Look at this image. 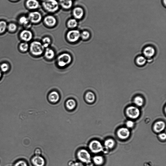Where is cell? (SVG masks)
Wrapping results in <instances>:
<instances>
[{"label": "cell", "mask_w": 166, "mask_h": 166, "mask_svg": "<svg viewBox=\"0 0 166 166\" xmlns=\"http://www.w3.org/2000/svg\"><path fill=\"white\" fill-rule=\"evenodd\" d=\"M30 51L33 55L39 56L43 53L44 48L43 44L37 41L32 42L30 45Z\"/></svg>", "instance_id": "cell-1"}, {"label": "cell", "mask_w": 166, "mask_h": 166, "mask_svg": "<svg viewBox=\"0 0 166 166\" xmlns=\"http://www.w3.org/2000/svg\"><path fill=\"white\" fill-rule=\"evenodd\" d=\"M44 9L49 12H54L59 8V4L56 0H45L43 2Z\"/></svg>", "instance_id": "cell-2"}, {"label": "cell", "mask_w": 166, "mask_h": 166, "mask_svg": "<svg viewBox=\"0 0 166 166\" xmlns=\"http://www.w3.org/2000/svg\"><path fill=\"white\" fill-rule=\"evenodd\" d=\"M72 58L68 54L63 53L58 57V65L61 67H63L71 62Z\"/></svg>", "instance_id": "cell-3"}, {"label": "cell", "mask_w": 166, "mask_h": 166, "mask_svg": "<svg viewBox=\"0 0 166 166\" xmlns=\"http://www.w3.org/2000/svg\"><path fill=\"white\" fill-rule=\"evenodd\" d=\"M78 157L79 159L87 164L91 163L90 155L88 152L85 150H81L79 151Z\"/></svg>", "instance_id": "cell-4"}, {"label": "cell", "mask_w": 166, "mask_h": 166, "mask_svg": "<svg viewBox=\"0 0 166 166\" xmlns=\"http://www.w3.org/2000/svg\"><path fill=\"white\" fill-rule=\"evenodd\" d=\"M81 37L80 32L77 30H72L67 33V38L70 42H75Z\"/></svg>", "instance_id": "cell-5"}, {"label": "cell", "mask_w": 166, "mask_h": 166, "mask_svg": "<svg viewBox=\"0 0 166 166\" xmlns=\"http://www.w3.org/2000/svg\"><path fill=\"white\" fill-rule=\"evenodd\" d=\"M126 112L128 117L132 119L137 118L140 115V111L137 108L131 106L128 107Z\"/></svg>", "instance_id": "cell-6"}, {"label": "cell", "mask_w": 166, "mask_h": 166, "mask_svg": "<svg viewBox=\"0 0 166 166\" xmlns=\"http://www.w3.org/2000/svg\"><path fill=\"white\" fill-rule=\"evenodd\" d=\"M90 150L94 153L100 152L103 150V147L101 143L97 140L91 142L89 145Z\"/></svg>", "instance_id": "cell-7"}, {"label": "cell", "mask_w": 166, "mask_h": 166, "mask_svg": "<svg viewBox=\"0 0 166 166\" xmlns=\"http://www.w3.org/2000/svg\"><path fill=\"white\" fill-rule=\"evenodd\" d=\"M42 15L39 12L34 11L31 12L29 14L28 19L30 21L34 23H37L39 22L42 19Z\"/></svg>", "instance_id": "cell-8"}, {"label": "cell", "mask_w": 166, "mask_h": 166, "mask_svg": "<svg viewBox=\"0 0 166 166\" xmlns=\"http://www.w3.org/2000/svg\"><path fill=\"white\" fill-rule=\"evenodd\" d=\"M20 37L21 39L26 42L30 41L32 39V34L30 31L24 30L20 33Z\"/></svg>", "instance_id": "cell-9"}, {"label": "cell", "mask_w": 166, "mask_h": 166, "mask_svg": "<svg viewBox=\"0 0 166 166\" xmlns=\"http://www.w3.org/2000/svg\"><path fill=\"white\" fill-rule=\"evenodd\" d=\"M130 131L128 128H122L118 131L117 134L119 138L122 139L128 138L130 135Z\"/></svg>", "instance_id": "cell-10"}, {"label": "cell", "mask_w": 166, "mask_h": 166, "mask_svg": "<svg viewBox=\"0 0 166 166\" xmlns=\"http://www.w3.org/2000/svg\"><path fill=\"white\" fill-rule=\"evenodd\" d=\"M44 21L45 24L49 27L54 26L57 23L56 19L51 15L46 16L44 19Z\"/></svg>", "instance_id": "cell-11"}, {"label": "cell", "mask_w": 166, "mask_h": 166, "mask_svg": "<svg viewBox=\"0 0 166 166\" xmlns=\"http://www.w3.org/2000/svg\"><path fill=\"white\" fill-rule=\"evenodd\" d=\"M32 163L35 166H44L45 161L42 157L39 156H36L32 160Z\"/></svg>", "instance_id": "cell-12"}, {"label": "cell", "mask_w": 166, "mask_h": 166, "mask_svg": "<svg viewBox=\"0 0 166 166\" xmlns=\"http://www.w3.org/2000/svg\"><path fill=\"white\" fill-rule=\"evenodd\" d=\"M155 53V49L151 47H148L145 48L143 51L144 56L149 58H151L154 56Z\"/></svg>", "instance_id": "cell-13"}, {"label": "cell", "mask_w": 166, "mask_h": 166, "mask_svg": "<svg viewBox=\"0 0 166 166\" xmlns=\"http://www.w3.org/2000/svg\"><path fill=\"white\" fill-rule=\"evenodd\" d=\"M73 14L74 17L78 19H81L84 15V11L80 7H76L73 10Z\"/></svg>", "instance_id": "cell-14"}, {"label": "cell", "mask_w": 166, "mask_h": 166, "mask_svg": "<svg viewBox=\"0 0 166 166\" xmlns=\"http://www.w3.org/2000/svg\"><path fill=\"white\" fill-rule=\"evenodd\" d=\"M26 5L29 9H35L39 7V3L37 0H28Z\"/></svg>", "instance_id": "cell-15"}, {"label": "cell", "mask_w": 166, "mask_h": 166, "mask_svg": "<svg viewBox=\"0 0 166 166\" xmlns=\"http://www.w3.org/2000/svg\"><path fill=\"white\" fill-rule=\"evenodd\" d=\"M49 99L50 101L53 103H56L59 100L60 95L56 91H53L49 94Z\"/></svg>", "instance_id": "cell-16"}, {"label": "cell", "mask_w": 166, "mask_h": 166, "mask_svg": "<svg viewBox=\"0 0 166 166\" xmlns=\"http://www.w3.org/2000/svg\"><path fill=\"white\" fill-rule=\"evenodd\" d=\"M165 124L163 121H160L156 122L155 124L154 129L157 132H160L164 129Z\"/></svg>", "instance_id": "cell-17"}, {"label": "cell", "mask_w": 166, "mask_h": 166, "mask_svg": "<svg viewBox=\"0 0 166 166\" xmlns=\"http://www.w3.org/2000/svg\"><path fill=\"white\" fill-rule=\"evenodd\" d=\"M60 3L64 9H69L72 5V0H59Z\"/></svg>", "instance_id": "cell-18"}, {"label": "cell", "mask_w": 166, "mask_h": 166, "mask_svg": "<svg viewBox=\"0 0 166 166\" xmlns=\"http://www.w3.org/2000/svg\"><path fill=\"white\" fill-rule=\"evenodd\" d=\"M45 56L47 59L49 60H51L53 59L55 56V53L53 50L47 48L45 50Z\"/></svg>", "instance_id": "cell-19"}, {"label": "cell", "mask_w": 166, "mask_h": 166, "mask_svg": "<svg viewBox=\"0 0 166 166\" xmlns=\"http://www.w3.org/2000/svg\"><path fill=\"white\" fill-rule=\"evenodd\" d=\"M86 100L88 102L92 103L95 100V96L94 94L91 92L87 93L85 95Z\"/></svg>", "instance_id": "cell-20"}, {"label": "cell", "mask_w": 166, "mask_h": 166, "mask_svg": "<svg viewBox=\"0 0 166 166\" xmlns=\"http://www.w3.org/2000/svg\"><path fill=\"white\" fill-rule=\"evenodd\" d=\"M76 105V102L73 99H69L66 102V106L70 110L73 109L75 107Z\"/></svg>", "instance_id": "cell-21"}, {"label": "cell", "mask_w": 166, "mask_h": 166, "mask_svg": "<svg viewBox=\"0 0 166 166\" xmlns=\"http://www.w3.org/2000/svg\"><path fill=\"white\" fill-rule=\"evenodd\" d=\"M146 60L145 57L141 56L137 58L136 60V63L138 65L142 66L146 63Z\"/></svg>", "instance_id": "cell-22"}, {"label": "cell", "mask_w": 166, "mask_h": 166, "mask_svg": "<svg viewBox=\"0 0 166 166\" xmlns=\"http://www.w3.org/2000/svg\"><path fill=\"white\" fill-rule=\"evenodd\" d=\"M78 25V22L75 19L69 20L67 23V26L70 28H74L76 27Z\"/></svg>", "instance_id": "cell-23"}, {"label": "cell", "mask_w": 166, "mask_h": 166, "mask_svg": "<svg viewBox=\"0 0 166 166\" xmlns=\"http://www.w3.org/2000/svg\"><path fill=\"white\" fill-rule=\"evenodd\" d=\"M20 50L23 52H26L28 51L29 48V45L26 42L20 43L19 46Z\"/></svg>", "instance_id": "cell-24"}, {"label": "cell", "mask_w": 166, "mask_h": 166, "mask_svg": "<svg viewBox=\"0 0 166 166\" xmlns=\"http://www.w3.org/2000/svg\"><path fill=\"white\" fill-rule=\"evenodd\" d=\"M143 98L140 96L136 97L134 99V103L138 106H141L143 105Z\"/></svg>", "instance_id": "cell-25"}, {"label": "cell", "mask_w": 166, "mask_h": 166, "mask_svg": "<svg viewBox=\"0 0 166 166\" xmlns=\"http://www.w3.org/2000/svg\"><path fill=\"white\" fill-rule=\"evenodd\" d=\"M94 161L95 164L100 165L103 163V159L101 156H96L94 157Z\"/></svg>", "instance_id": "cell-26"}, {"label": "cell", "mask_w": 166, "mask_h": 166, "mask_svg": "<svg viewBox=\"0 0 166 166\" xmlns=\"http://www.w3.org/2000/svg\"><path fill=\"white\" fill-rule=\"evenodd\" d=\"M9 65L6 63H3L0 65V70L2 72H6L9 70Z\"/></svg>", "instance_id": "cell-27"}, {"label": "cell", "mask_w": 166, "mask_h": 166, "mask_svg": "<svg viewBox=\"0 0 166 166\" xmlns=\"http://www.w3.org/2000/svg\"><path fill=\"white\" fill-rule=\"evenodd\" d=\"M114 141L112 139H108L106 140L105 142V145L106 147L108 148H112L114 145Z\"/></svg>", "instance_id": "cell-28"}, {"label": "cell", "mask_w": 166, "mask_h": 166, "mask_svg": "<svg viewBox=\"0 0 166 166\" xmlns=\"http://www.w3.org/2000/svg\"><path fill=\"white\" fill-rule=\"evenodd\" d=\"M43 46L45 48H47L51 43V40L48 37H45L43 39Z\"/></svg>", "instance_id": "cell-29"}, {"label": "cell", "mask_w": 166, "mask_h": 166, "mask_svg": "<svg viewBox=\"0 0 166 166\" xmlns=\"http://www.w3.org/2000/svg\"><path fill=\"white\" fill-rule=\"evenodd\" d=\"M7 27V23L3 21L0 22V33H2L5 32Z\"/></svg>", "instance_id": "cell-30"}, {"label": "cell", "mask_w": 166, "mask_h": 166, "mask_svg": "<svg viewBox=\"0 0 166 166\" xmlns=\"http://www.w3.org/2000/svg\"><path fill=\"white\" fill-rule=\"evenodd\" d=\"M90 36V33L87 31H85L82 32L81 34V36L82 39L84 40H87L88 39Z\"/></svg>", "instance_id": "cell-31"}, {"label": "cell", "mask_w": 166, "mask_h": 166, "mask_svg": "<svg viewBox=\"0 0 166 166\" xmlns=\"http://www.w3.org/2000/svg\"><path fill=\"white\" fill-rule=\"evenodd\" d=\"M29 20L28 18L26 17L23 16L21 17L19 20V22L21 24L26 25L29 22Z\"/></svg>", "instance_id": "cell-32"}, {"label": "cell", "mask_w": 166, "mask_h": 166, "mask_svg": "<svg viewBox=\"0 0 166 166\" xmlns=\"http://www.w3.org/2000/svg\"><path fill=\"white\" fill-rule=\"evenodd\" d=\"M17 28V27L16 25L13 23L10 24L8 26V30L11 32L15 31L16 30Z\"/></svg>", "instance_id": "cell-33"}, {"label": "cell", "mask_w": 166, "mask_h": 166, "mask_svg": "<svg viewBox=\"0 0 166 166\" xmlns=\"http://www.w3.org/2000/svg\"><path fill=\"white\" fill-rule=\"evenodd\" d=\"M14 166H28L26 161L23 160H20L17 162Z\"/></svg>", "instance_id": "cell-34"}, {"label": "cell", "mask_w": 166, "mask_h": 166, "mask_svg": "<svg viewBox=\"0 0 166 166\" xmlns=\"http://www.w3.org/2000/svg\"><path fill=\"white\" fill-rule=\"evenodd\" d=\"M134 123L131 121H128L126 123L127 127L129 128H132L134 126Z\"/></svg>", "instance_id": "cell-35"}, {"label": "cell", "mask_w": 166, "mask_h": 166, "mask_svg": "<svg viewBox=\"0 0 166 166\" xmlns=\"http://www.w3.org/2000/svg\"><path fill=\"white\" fill-rule=\"evenodd\" d=\"M70 166H84L82 163L81 162H75L74 163L70 164Z\"/></svg>", "instance_id": "cell-36"}, {"label": "cell", "mask_w": 166, "mask_h": 166, "mask_svg": "<svg viewBox=\"0 0 166 166\" xmlns=\"http://www.w3.org/2000/svg\"><path fill=\"white\" fill-rule=\"evenodd\" d=\"M159 138L161 140H164L166 138V135L165 134H160L159 135Z\"/></svg>", "instance_id": "cell-37"}, {"label": "cell", "mask_w": 166, "mask_h": 166, "mask_svg": "<svg viewBox=\"0 0 166 166\" xmlns=\"http://www.w3.org/2000/svg\"><path fill=\"white\" fill-rule=\"evenodd\" d=\"M41 151L39 149H37L35 151V153L36 156H39L41 154Z\"/></svg>", "instance_id": "cell-38"}, {"label": "cell", "mask_w": 166, "mask_h": 166, "mask_svg": "<svg viewBox=\"0 0 166 166\" xmlns=\"http://www.w3.org/2000/svg\"><path fill=\"white\" fill-rule=\"evenodd\" d=\"M162 3L164 6L165 7L166 5V0H162Z\"/></svg>", "instance_id": "cell-39"}, {"label": "cell", "mask_w": 166, "mask_h": 166, "mask_svg": "<svg viewBox=\"0 0 166 166\" xmlns=\"http://www.w3.org/2000/svg\"><path fill=\"white\" fill-rule=\"evenodd\" d=\"M2 76V72L1 71V70H0V78H1Z\"/></svg>", "instance_id": "cell-40"}, {"label": "cell", "mask_w": 166, "mask_h": 166, "mask_svg": "<svg viewBox=\"0 0 166 166\" xmlns=\"http://www.w3.org/2000/svg\"><path fill=\"white\" fill-rule=\"evenodd\" d=\"M11 1H17V0H11Z\"/></svg>", "instance_id": "cell-41"}, {"label": "cell", "mask_w": 166, "mask_h": 166, "mask_svg": "<svg viewBox=\"0 0 166 166\" xmlns=\"http://www.w3.org/2000/svg\"><path fill=\"white\" fill-rule=\"evenodd\" d=\"M42 1H45V0H42Z\"/></svg>", "instance_id": "cell-42"}]
</instances>
